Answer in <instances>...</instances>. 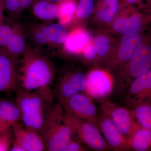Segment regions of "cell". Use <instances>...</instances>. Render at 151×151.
<instances>
[{
    "label": "cell",
    "instance_id": "obj_9",
    "mask_svg": "<svg viewBox=\"0 0 151 151\" xmlns=\"http://www.w3.org/2000/svg\"><path fill=\"white\" fill-rule=\"evenodd\" d=\"M102 113L108 116L127 140L137 122L132 109L123 107L108 99L102 102Z\"/></svg>",
    "mask_w": 151,
    "mask_h": 151
},
{
    "label": "cell",
    "instance_id": "obj_28",
    "mask_svg": "<svg viewBox=\"0 0 151 151\" xmlns=\"http://www.w3.org/2000/svg\"><path fill=\"white\" fill-rule=\"evenodd\" d=\"M14 29V25L11 26L4 23L0 24V52L6 45Z\"/></svg>",
    "mask_w": 151,
    "mask_h": 151
},
{
    "label": "cell",
    "instance_id": "obj_35",
    "mask_svg": "<svg viewBox=\"0 0 151 151\" xmlns=\"http://www.w3.org/2000/svg\"><path fill=\"white\" fill-rule=\"evenodd\" d=\"M144 8H145V9H147L149 11V12L151 13V1Z\"/></svg>",
    "mask_w": 151,
    "mask_h": 151
},
{
    "label": "cell",
    "instance_id": "obj_25",
    "mask_svg": "<svg viewBox=\"0 0 151 151\" xmlns=\"http://www.w3.org/2000/svg\"><path fill=\"white\" fill-rule=\"evenodd\" d=\"M94 8V0H79L75 14L78 19H86L92 13Z\"/></svg>",
    "mask_w": 151,
    "mask_h": 151
},
{
    "label": "cell",
    "instance_id": "obj_15",
    "mask_svg": "<svg viewBox=\"0 0 151 151\" xmlns=\"http://www.w3.org/2000/svg\"><path fill=\"white\" fill-rule=\"evenodd\" d=\"M22 120L16 103L0 99V132L11 128Z\"/></svg>",
    "mask_w": 151,
    "mask_h": 151
},
{
    "label": "cell",
    "instance_id": "obj_5",
    "mask_svg": "<svg viewBox=\"0 0 151 151\" xmlns=\"http://www.w3.org/2000/svg\"><path fill=\"white\" fill-rule=\"evenodd\" d=\"M65 119L72 130L73 138L76 140L95 150L108 151L111 149L97 125L66 112Z\"/></svg>",
    "mask_w": 151,
    "mask_h": 151
},
{
    "label": "cell",
    "instance_id": "obj_7",
    "mask_svg": "<svg viewBox=\"0 0 151 151\" xmlns=\"http://www.w3.org/2000/svg\"><path fill=\"white\" fill-rule=\"evenodd\" d=\"M86 75L78 70L68 72L56 79L52 87V93L60 104L78 93L85 92Z\"/></svg>",
    "mask_w": 151,
    "mask_h": 151
},
{
    "label": "cell",
    "instance_id": "obj_21",
    "mask_svg": "<svg viewBox=\"0 0 151 151\" xmlns=\"http://www.w3.org/2000/svg\"><path fill=\"white\" fill-rule=\"evenodd\" d=\"M32 6L35 15L42 20L50 21L55 19L58 17L57 3L45 0H35Z\"/></svg>",
    "mask_w": 151,
    "mask_h": 151
},
{
    "label": "cell",
    "instance_id": "obj_10",
    "mask_svg": "<svg viewBox=\"0 0 151 151\" xmlns=\"http://www.w3.org/2000/svg\"><path fill=\"white\" fill-rule=\"evenodd\" d=\"M60 105L66 113L97 126V108L93 99L86 92L76 94Z\"/></svg>",
    "mask_w": 151,
    "mask_h": 151
},
{
    "label": "cell",
    "instance_id": "obj_30",
    "mask_svg": "<svg viewBox=\"0 0 151 151\" xmlns=\"http://www.w3.org/2000/svg\"><path fill=\"white\" fill-rule=\"evenodd\" d=\"M88 149L84 147L81 143L72 138L68 142L63 151H86Z\"/></svg>",
    "mask_w": 151,
    "mask_h": 151
},
{
    "label": "cell",
    "instance_id": "obj_18",
    "mask_svg": "<svg viewBox=\"0 0 151 151\" xmlns=\"http://www.w3.org/2000/svg\"><path fill=\"white\" fill-rule=\"evenodd\" d=\"M90 37L84 30L76 29L68 35L64 43L65 50L73 53H79L84 51V48L89 43Z\"/></svg>",
    "mask_w": 151,
    "mask_h": 151
},
{
    "label": "cell",
    "instance_id": "obj_17",
    "mask_svg": "<svg viewBox=\"0 0 151 151\" xmlns=\"http://www.w3.org/2000/svg\"><path fill=\"white\" fill-rule=\"evenodd\" d=\"M127 141L131 150L151 151V130L142 127L137 122Z\"/></svg>",
    "mask_w": 151,
    "mask_h": 151
},
{
    "label": "cell",
    "instance_id": "obj_13",
    "mask_svg": "<svg viewBox=\"0 0 151 151\" xmlns=\"http://www.w3.org/2000/svg\"><path fill=\"white\" fill-rule=\"evenodd\" d=\"M151 96V69L136 78L130 84L124 97V103L131 109Z\"/></svg>",
    "mask_w": 151,
    "mask_h": 151
},
{
    "label": "cell",
    "instance_id": "obj_29",
    "mask_svg": "<svg viewBox=\"0 0 151 151\" xmlns=\"http://www.w3.org/2000/svg\"><path fill=\"white\" fill-rule=\"evenodd\" d=\"M4 11L13 15H16L22 12L19 0H1Z\"/></svg>",
    "mask_w": 151,
    "mask_h": 151
},
{
    "label": "cell",
    "instance_id": "obj_27",
    "mask_svg": "<svg viewBox=\"0 0 151 151\" xmlns=\"http://www.w3.org/2000/svg\"><path fill=\"white\" fill-rule=\"evenodd\" d=\"M14 140L12 128L0 132V151H10Z\"/></svg>",
    "mask_w": 151,
    "mask_h": 151
},
{
    "label": "cell",
    "instance_id": "obj_6",
    "mask_svg": "<svg viewBox=\"0 0 151 151\" xmlns=\"http://www.w3.org/2000/svg\"><path fill=\"white\" fill-rule=\"evenodd\" d=\"M85 92L93 100L101 103L108 99L115 86V79L108 70L96 68L86 75Z\"/></svg>",
    "mask_w": 151,
    "mask_h": 151
},
{
    "label": "cell",
    "instance_id": "obj_16",
    "mask_svg": "<svg viewBox=\"0 0 151 151\" xmlns=\"http://www.w3.org/2000/svg\"><path fill=\"white\" fill-rule=\"evenodd\" d=\"M27 47L21 28L18 25L14 24L13 32L6 45L0 53L7 56L20 57Z\"/></svg>",
    "mask_w": 151,
    "mask_h": 151
},
{
    "label": "cell",
    "instance_id": "obj_32",
    "mask_svg": "<svg viewBox=\"0 0 151 151\" xmlns=\"http://www.w3.org/2000/svg\"><path fill=\"white\" fill-rule=\"evenodd\" d=\"M151 0H123V2L127 4H139L140 6L145 7L150 2Z\"/></svg>",
    "mask_w": 151,
    "mask_h": 151
},
{
    "label": "cell",
    "instance_id": "obj_4",
    "mask_svg": "<svg viewBox=\"0 0 151 151\" xmlns=\"http://www.w3.org/2000/svg\"><path fill=\"white\" fill-rule=\"evenodd\" d=\"M151 69V37L141 47L132 59L120 69L115 84L117 92H127L136 78Z\"/></svg>",
    "mask_w": 151,
    "mask_h": 151
},
{
    "label": "cell",
    "instance_id": "obj_24",
    "mask_svg": "<svg viewBox=\"0 0 151 151\" xmlns=\"http://www.w3.org/2000/svg\"><path fill=\"white\" fill-rule=\"evenodd\" d=\"M99 6L97 18L102 21L109 22L112 21L118 11L119 0H103Z\"/></svg>",
    "mask_w": 151,
    "mask_h": 151
},
{
    "label": "cell",
    "instance_id": "obj_36",
    "mask_svg": "<svg viewBox=\"0 0 151 151\" xmlns=\"http://www.w3.org/2000/svg\"><path fill=\"white\" fill-rule=\"evenodd\" d=\"M45 1H48L52 2L58 3L60 2L61 0H45Z\"/></svg>",
    "mask_w": 151,
    "mask_h": 151
},
{
    "label": "cell",
    "instance_id": "obj_14",
    "mask_svg": "<svg viewBox=\"0 0 151 151\" xmlns=\"http://www.w3.org/2000/svg\"><path fill=\"white\" fill-rule=\"evenodd\" d=\"M14 133L12 145L20 146L24 151H42L45 145L39 134L27 129L22 123L19 122L12 127Z\"/></svg>",
    "mask_w": 151,
    "mask_h": 151
},
{
    "label": "cell",
    "instance_id": "obj_26",
    "mask_svg": "<svg viewBox=\"0 0 151 151\" xmlns=\"http://www.w3.org/2000/svg\"><path fill=\"white\" fill-rule=\"evenodd\" d=\"M94 45L97 51V56L99 59H101L108 54L110 47V40L107 36L102 35L96 38Z\"/></svg>",
    "mask_w": 151,
    "mask_h": 151
},
{
    "label": "cell",
    "instance_id": "obj_19",
    "mask_svg": "<svg viewBox=\"0 0 151 151\" xmlns=\"http://www.w3.org/2000/svg\"><path fill=\"white\" fill-rule=\"evenodd\" d=\"M48 45L57 47L65 42L68 35L64 25L60 23H52L40 25Z\"/></svg>",
    "mask_w": 151,
    "mask_h": 151
},
{
    "label": "cell",
    "instance_id": "obj_20",
    "mask_svg": "<svg viewBox=\"0 0 151 151\" xmlns=\"http://www.w3.org/2000/svg\"><path fill=\"white\" fill-rule=\"evenodd\" d=\"M113 27V29L121 34L140 32L143 28V20L139 15L136 14L129 17L117 19Z\"/></svg>",
    "mask_w": 151,
    "mask_h": 151
},
{
    "label": "cell",
    "instance_id": "obj_12",
    "mask_svg": "<svg viewBox=\"0 0 151 151\" xmlns=\"http://www.w3.org/2000/svg\"><path fill=\"white\" fill-rule=\"evenodd\" d=\"M97 126L111 149L117 151L131 150L127 139L103 113L97 117Z\"/></svg>",
    "mask_w": 151,
    "mask_h": 151
},
{
    "label": "cell",
    "instance_id": "obj_34",
    "mask_svg": "<svg viewBox=\"0 0 151 151\" xmlns=\"http://www.w3.org/2000/svg\"><path fill=\"white\" fill-rule=\"evenodd\" d=\"M4 10L3 9L2 4L1 0H0V24L4 23L5 17L4 14Z\"/></svg>",
    "mask_w": 151,
    "mask_h": 151
},
{
    "label": "cell",
    "instance_id": "obj_33",
    "mask_svg": "<svg viewBox=\"0 0 151 151\" xmlns=\"http://www.w3.org/2000/svg\"><path fill=\"white\" fill-rule=\"evenodd\" d=\"M35 0H19L22 11L32 6Z\"/></svg>",
    "mask_w": 151,
    "mask_h": 151
},
{
    "label": "cell",
    "instance_id": "obj_22",
    "mask_svg": "<svg viewBox=\"0 0 151 151\" xmlns=\"http://www.w3.org/2000/svg\"><path fill=\"white\" fill-rule=\"evenodd\" d=\"M136 122L145 129L151 130V96L132 109Z\"/></svg>",
    "mask_w": 151,
    "mask_h": 151
},
{
    "label": "cell",
    "instance_id": "obj_3",
    "mask_svg": "<svg viewBox=\"0 0 151 151\" xmlns=\"http://www.w3.org/2000/svg\"><path fill=\"white\" fill-rule=\"evenodd\" d=\"M62 105L53 104L47 115L41 136L49 151H63L73 138L71 128L66 122Z\"/></svg>",
    "mask_w": 151,
    "mask_h": 151
},
{
    "label": "cell",
    "instance_id": "obj_8",
    "mask_svg": "<svg viewBox=\"0 0 151 151\" xmlns=\"http://www.w3.org/2000/svg\"><path fill=\"white\" fill-rule=\"evenodd\" d=\"M148 39L143 37L140 32L125 35L121 39L117 53L113 57L107 60V65L112 69H122Z\"/></svg>",
    "mask_w": 151,
    "mask_h": 151
},
{
    "label": "cell",
    "instance_id": "obj_1",
    "mask_svg": "<svg viewBox=\"0 0 151 151\" xmlns=\"http://www.w3.org/2000/svg\"><path fill=\"white\" fill-rule=\"evenodd\" d=\"M22 56L18 70V88L39 92L53 100L56 68L53 63L39 50L28 47Z\"/></svg>",
    "mask_w": 151,
    "mask_h": 151
},
{
    "label": "cell",
    "instance_id": "obj_31",
    "mask_svg": "<svg viewBox=\"0 0 151 151\" xmlns=\"http://www.w3.org/2000/svg\"><path fill=\"white\" fill-rule=\"evenodd\" d=\"M83 53L84 58L87 61H92L97 56V51L94 45L89 43L84 48Z\"/></svg>",
    "mask_w": 151,
    "mask_h": 151
},
{
    "label": "cell",
    "instance_id": "obj_11",
    "mask_svg": "<svg viewBox=\"0 0 151 151\" xmlns=\"http://www.w3.org/2000/svg\"><path fill=\"white\" fill-rule=\"evenodd\" d=\"M20 57L6 56L0 53V97L3 93L16 92ZM1 99V97H0Z\"/></svg>",
    "mask_w": 151,
    "mask_h": 151
},
{
    "label": "cell",
    "instance_id": "obj_2",
    "mask_svg": "<svg viewBox=\"0 0 151 151\" xmlns=\"http://www.w3.org/2000/svg\"><path fill=\"white\" fill-rule=\"evenodd\" d=\"M16 92V103L21 113L22 123L27 129L40 135L47 115L53 105V100L39 92L20 88Z\"/></svg>",
    "mask_w": 151,
    "mask_h": 151
},
{
    "label": "cell",
    "instance_id": "obj_23",
    "mask_svg": "<svg viewBox=\"0 0 151 151\" xmlns=\"http://www.w3.org/2000/svg\"><path fill=\"white\" fill-rule=\"evenodd\" d=\"M57 4L58 6L57 18L59 23L64 26L69 23L75 15L77 3L76 0H61Z\"/></svg>",
    "mask_w": 151,
    "mask_h": 151
}]
</instances>
